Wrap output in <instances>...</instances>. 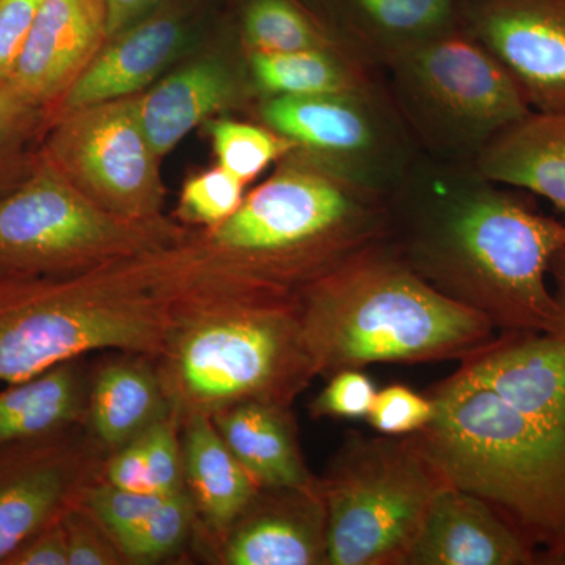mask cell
I'll use <instances>...</instances> for the list:
<instances>
[{"label":"cell","mask_w":565,"mask_h":565,"mask_svg":"<svg viewBox=\"0 0 565 565\" xmlns=\"http://www.w3.org/2000/svg\"><path fill=\"white\" fill-rule=\"evenodd\" d=\"M204 285L206 259L191 236L68 277L0 278V384L106 349L159 359Z\"/></svg>","instance_id":"6da1fadb"},{"label":"cell","mask_w":565,"mask_h":565,"mask_svg":"<svg viewBox=\"0 0 565 565\" xmlns=\"http://www.w3.org/2000/svg\"><path fill=\"white\" fill-rule=\"evenodd\" d=\"M564 247L565 222L481 188L430 212L399 258L449 299L484 315L497 332L565 334L548 285Z\"/></svg>","instance_id":"7a4b0ae2"},{"label":"cell","mask_w":565,"mask_h":565,"mask_svg":"<svg viewBox=\"0 0 565 565\" xmlns=\"http://www.w3.org/2000/svg\"><path fill=\"white\" fill-rule=\"evenodd\" d=\"M415 433L449 484L486 501L544 564L565 565V438L460 366Z\"/></svg>","instance_id":"3957f363"},{"label":"cell","mask_w":565,"mask_h":565,"mask_svg":"<svg viewBox=\"0 0 565 565\" xmlns=\"http://www.w3.org/2000/svg\"><path fill=\"white\" fill-rule=\"evenodd\" d=\"M297 313L316 377L374 363L462 362L497 338L484 315L379 247L297 294Z\"/></svg>","instance_id":"277c9868"},{"label":"cell","mask_w":565,"mask_h":565,"mask_svg":"<svg viewBox=\"0 0 565 565\" xmlns=\"http://www.w3.org/2000/svg\"><path fill=\"white\" fill-rule=\"evenodd\" d=\"M381 212L355 182L291 163L255 189L232 217L200 236L215 277L234 292L296 297L379 247Z\"/></svg>","instance_id":"5b68a950"},{"label":"cell","mask_w":565,"mask_h":565,"mask_svg":"<svg viewBox=\"0 0 565 565\" xmlns=\"http://www.w3.org/2000/svg\"><path fill=\"white\" fill-rule=\"evenodd\" d=\"M154 363L180 423L253 401L291 407L316 377L297 296L202 294L185 305Z\"/></svg>","instance_id":"8992f818"},{"label":"cell","mask_w":565,"mask_h":565,"mask_svg":"<svg viewBox=\"0 0 565 565\" xmlns=\"http://www.w3.org/2000/svg\"><path fill=\"white\" fill-rule=\"evenodd\" d=\"M321 481L327 565H404L448 479L415 434H353Z\"/></svg>","instance_id":"52a82bcc"},{"label":"cell","mask_w":565,"mask_h":565,"mask_svg":"<svg viewBox=\"0 0 565 565\" xmlns=\"http://www.w3.org/2000/svg\"><path fill=\"white\" fill-rule=\"evenodd\" d=\"M188 236L162 217H115L40 151L24 180L0 196V278L68 277Z\"/></svg>","instance_id":"ba28073f"},{"label":"cell","mask_w":565,"mask_h":565,"mask_svg":"<svg viewBox=\"0 0 565 565\" xmlns=\"http://www.w3.org/2000/svg\"><path fill=\"white\" fill-rule=\"evenodd\" d=\"M41 154L115 217L161 218V159L141 129L136 96L55 115Z\"/></svg>","instance_id":"9c48e42d"},{"label":"cell","mask_w":565,"mask_h":565,"mask_svg":"<svg viewBox=\"0 0 565 565\" xmlns=\"http://www.w3.org/2000/svg\"><path fill=\"white\" fill-rule=\"evenodd\" d=\"M399 70L419 109L462 140L487 143L533 111L509 71L481 43L456 33L407 44Z\"/></svg>","instance_id":"30bf717a"},{"label":"cell","mask_w":565,"mask_h":565,"mask_svg":"<svg viewBox=\"0 0 565 565\" xmlns=\"http://www.w3.org/2000/svg\"><path fill=\"white\" fill-rule=\"evenodd\" d=\"M104 452L84 423L0 445V565L103 478Z\"/></svg>","instance_id":"8fae6325"},{"label":"cell","mask_w":565,"mask_h":565,"mask_svg":"<svg viewBox=\"0 0 565 565\" xmlns=\"http://www.w3.org/2000/svg\"><path fill=\"white\" fill-rule=\"evenodd\" d=\"M473 29L531 109L565 110V0H481Z\"/></svg>","instance_id":"7c38bea8"},{"label":"cell","mask_w":565,"mask_h":565,"mask_svg":"<svg viewBox=\"0 0 565 565\" xmlns=\"http://www.w3.org/2000/svg\"><path fill=\"white\" fill-rule=\"evenodd\" d=\"M106 41V0H41L6 85L52 111Z\"/></svg>","instance_id":"4fadbf2b"},{"label":"cell","mask_w":565,"mask_h":565,"mask_svg":"<svg viewBox=\"0 0 565 565\" xmlns=\"http://www.w3.org/2000/svg\"><path fill=\"white\" fill-rule=\"evenodd\" d=\"M221 541L223 564H327V511L321 489L259 490Z\"/></svg>","instance_id":"5bb4252c"},{"label":"cell","mask_w":565,"mask_h":565,"mask_svg":"<svg viewBox=\"0 0 565 565\" xmlns=\"http://www.w3.org/2000/svg\"><path fill=\"white\" fill-rule=\"evenodd\" d=\"M460 366L565 438V334L500 333Z\"/></svg>","instance_id":"9a60e30c"},{"label":"cell","mask_w":565,"mask_h":565,"mask_svg":"<svg viewBox=\"0 0 565 565\" xmlns=\"http://www.w3.org/2000/svg\"><path fill=\"white\" fill-rule=\"evenodd\" d=\"M541 555L481 498L449 484L429 505L404 565H534Z\"/></svg>","instance_id":"2e32d148"},{"label":"cell","mask_w":565,"mask_h":565,"mask_svg":"<svg viewBox=\"0 0 565 565\" xmlns=\"http://www.w3.org/2000/svg\"><path fill=\"white\" fill-rule=\"evenodd\" d=\"M182 36L181 21L172 13L152 14L134 22L104 44L52 109L51 118L93 104L136 96L173 61L181 50Z\"/></svg>","instance_id":"e0dca14e"},{"label":"cell","mask_w":565,"mask_h":565,"mask_svg":"<svg viewBox=\"0 0 565 565\" xmlns=\"http://www.w3.org/2000/svg\"><path fill=\"white\" fill-rule=\"evenodd\" d=\"M289 408L253 401L223 408L211 419L259 489H321L305 463Z\"/></svg>","instance_id":"ac0fdd59"},{"label":"cell","mask_w":565,"mask_h":565,"mask_svg":"<svg viewBox=\"0 0 565 565\" xmlns=\"http://www.w3.org/2000/svg\"><path fill=\"white\" fill-rule=\"evenodd\" d=\"M263 118L297 147L333 162L353 167L377 148V128L356 93L277 96L263 107Z\"/></svg>","instance_id":"d6986e66"},{"label":"cell","mask_w":565,"mask_h":565,"mask_svg":"<svg viewBox=\"0 0 565 565\" xmlns=\"http://www.w3.org/2000/svg\"><path fill=\"white\" fill-rule=\"evenodd\" d=\"M486 180L525 189L565 212V110L531 111L487 141L478 162Z\"/></svg>","instance_id":"ffe728a7"},{"label":"cell","mask_w":565,"mask_h":565,"mask_svg":"<svg viewBox=\"0 0 565 565\" xmlns=\"http://www.w3.org/2000/svg\"><path fill=\"white\" fill-rule=\"evenodd\" d=\"M236 98L230 70L217 61H199L136 95V107L152 151L162 159L200 122L233 106Z\"/></svg>","instance_id":"44dd1931"},{"label":"cell","mask_w":565,"mask_h":565,"mask_svg":"<svg viewBox=\"0 0 565 565\" xmlns=\"http://www.w3.org/2000/svg\"><path fill=\"white\" fill-rule=\"evenodd\" d=\"M181 449L185 487L196 512L221 539L262 489L223 441L211 416L193 414L182 419Z\"/></svg>","instance_id":"7402d4cb"},{"label":"cell","mask_w":565,"mask_h":565,"mask_svg":"<svg viewBox=\"0 0 565 565\" xmlns=\"http://www.w3.org/2000/svg\"><path fill=\"white\" fill-rule=\"evenodd\" d=\"M172 414L154 360L132 355L107 363L88 386V429L107 455Z\"/></svg>","instance_id":"603a6c76"},{"label":"cell","mask_w":565,"mask_h":565,"mask_svg":"<svg viewBox=\"0 0 565 565\" xmlns=\"http://www.w3.org/2000/svg\"><path fill=\"white\" fill-rule=\"evenodd\" d=\"M81 360L57 364L0 392V445L85 422L88 392Z\"/></svg>","instance_id":"cb8c5ba5"},{"label":"cell","mask_w":565,"mask_h":565,"mask_svg":"<svg viewBox=\"0 0 565 565\" xmlns=\"http://www.w3.org/2000/svg\"><path fill=\"white\" fill-rule=\"evenodd\" d=\"M252 73L267 95L322 96L356 93V81L343 63L326 50L252 54Z\"/></svg>","instance_id":"d4e9b609"},{"label":"cell","mask_w":565,"mask_h":565,"mask_svg":"<svg viewBox=\"0 0 565 565\" xmlns=\"http://www.w3.org/2000/svg\"><path fill=\"white\" fill-rule=\"evenodd\" d=\"M244 36L252 54L329 47L321 29L292 0H252L245 10Z\"/></svg>","instance_id":"484cf974"},{"label":"cell","mask_w":565,"mask_h":565,"mask_svg":"<svg viewBox=\"0 0 565 565\" xmlns=\"http://www.w3.org/2000/svg\"><path fill=\"white\" fill-rule=\"evenodd\" d=\"M51 111L29 102L9 85H0V196L17 188L35 166L39 154L29 147Z\"/></svg>","instance_id":"4316f807"},{"label":"cell","mask_w":565,"mask_h":565,"mask_svg":"<svg viewBox=\"0 0 565 565\" xmlns=\"http://www.w3.org/2000/svg\"><path fill=\"white\" fill-rule=\"evenodd\" d=\"M212 148L218 166L247 184L270 163L297 147L274 129H264L248 122L218 120L207 122Z\"/></svg>","instance_id":"83f0119b"},{"label":"cell","mask_w":565,"mask_h":565,"mask_svg":"<svg viewBox=\"0 0 565 565\" xmlns=\"http://www.w3.org/2000/svg\"><path fill=\"white\" fill-rule=\"evenodd\" d=\"M196 512L188 489L163 498L137 533L121 546L128 563L152 564L174 555L188 541Z\"/></svg>","instance_id":"f1b7e54d"},{"label":"cell","mask_w":565,"mask_h":565,"mask_svg":"<svg viewBox=\"0 0 565 565\" xmlns=\"http://www.w3.org/2000/svg\"><path fill=\"white\" fill-rule=\"evenodd\" d=\"M379 31L416 43L445 32L452 0H355Z\"/></svg>","instance_id":"f546056e"},{"label":"cell","mask_w":565,"mask_h":565,"mask_svg":"<svg viewBox=\"0 0 565 565\" xmlns=\"http://www.w3.org/2000/svg\"><path fill=\"white\" fill-rule=\"evenodd\" d=\"M163 498V494L158 493L118 489L102 478L85 487L81 501L102 523L121 552V546L137 533Z\"/></svg>","instance_id":"4dcf8cb0"},{"label":"cell","mask_w":565,"mask_h":565,"mask_svg":"<svg viewBox=\"0 0 565 565\" xmlns=\"http://www.w3.org/2000/svg\"><path fill=\"white\" fill-rule=\"evenodd\" d=\"M243 181L226 172L223 167L196 174L185 182L181 192L182 221L214 228L232 217L244 202Z\"/></svg>","instance_id":"1f68e13d"},{"label":"cell","mask_w":565,"mask_h":565,"mask_svg":"<svg viewBox=\"0 0 565 565\" xmlns=\"http://www.w3.org/2000/svg\"><path fill=\"white\" fill-rule=\"evenodd\" d=\"M181 423L173 414L152 424L140 435L148 479L154 493L173 494L188 489L181 449Z\"/></svg>","instance_id":"d6a6232c"},{"label":"cell","mask_w":565,"mask_h":565,"mask_svg":"<svg viewBox=\"0 0 565 565\" xmlns=\"http://www.w3.org/2000/svg\"><path fill=\"white\" fill-rule=\"evenodd\" d=\"M434 404L404 385H390L375 393L366 422L382 435H411L422 430L433 418Z\"/></svg>","instance_id":"836d02e7"},{"label":"cell","mask_w":565,"mask_h":565,"mask_svg":"<svg viewBox=\"0 0 565 565\" xmlns=\"http://www.w3.org/2000/svg\"><path fill=\"white\" fill-rule=\"evenodd\" d=\"M68 546V565H115L126 563L114 539L92 512L77 501L62 515Z\"/></svg>","instance_id":"e575fe53"},{"label":"cell","mask_w":565,"mask_h":565,"mask_svg":"<svg viewBox=\"0 0 565 565\" xmlns=\"http://www.w3.org/2000/svg\"><path fill=\"white\" fill-rule=\"evenodd\" d=\"M374 382L362 370H345L330 375L329 384L311 403L313 418L366 419L373 405Z\"/></svg>","instance_id":"d590c367"},{"label":"cell","mask_w":565,"mask_h":565,"mask_svg":"<svg viewBox=\"0 0 565 565\" xmlns=\"http://www.w3.org/2000/svg\"><path fill=\"white\" fill-rule=\"evenodd\" d=\"M41 0H0V85H6L31 32Z\"/></svg>","instance_id":"8d00e7d4"},{"label":"cell","mask_w":565,"mask_h":565,"mask_svg":"<svg viewBox=\"0 0 565 565\" xmlns=\"http://www.w3.org/2000/svg\"><path fill=\"white\" fill-rule=\"evenodd\" d=\"M3 565H68V546L62 519L22 542Z\"/></svg>","instance_id":"74e56055"},{"label":"cell","mask_w":565,"mask_h":565,"mask_svg":"<svg viewBox=\"0 0 565 565\" xmlns=\"http://www.w3.org/2000/svg\"><path fill=\"white\" fill-rule=\"evenodd\" d=\"M103 481L131 492L154 493L148 479L140 437L110 452L109 459L104 462Z\"/></svg>","instance_id":"f35d334b"},{"label":"cell","mask_w":565,"mask_h":565,"mask_svg":"<svg viewBox=\"0 0 565 565\" xmlns=\"http://www.w3.org/2000/svg\"><path fill=\"white\" fill-rule=\"evenodd\" d=\"M158 2L159 0H106L109 40L139 21Z\"/></svg>","instance_id":"ab89813d"},{"label":"cell","mask_w":565,"mask_h":565,"mask_svg":"<svg viewBox=\"0 0 565 565\" xmlns=\"http://www.w3.org/2000/svg\"><path fill=\"white\" fill-rule=\"evenodd\" d=\"M550 280L553 281V296L565 321V247L561 248L550 266Z\"/></svg>","instance_id":"60d3db41"}]
</instances>
